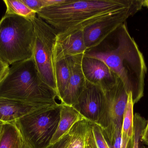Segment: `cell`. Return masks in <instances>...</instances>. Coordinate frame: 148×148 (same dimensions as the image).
<instances>
[{"label": "cell", "instance_id": "cell-1", "mask_svg": "<svg viewBox=\"0 0 148 148\" xmlns=\"http://www.w3.org/2000/svg\"><path fill=\"white\" fill-rule=\"evenodd\" d=\"M108 49L88 51L84 55L103 62L122 82L128 94L131 93L134 105L144 95L147 68L142 53L129 32L126 22L110 35Z\"/></svg>", "mask_w": 148, "mask_h": 148}, {"label": "cell", "instance_id": "cell-2", "mask_svg": "<svg viewBox=\"0 0 148 148\" xmlns=\"http://www.w3.org/2000/svg\"><path fill=\"white\" fill-rule=\"evenodd\" d=\"M140 0H69L65 3L43 8L36 15L58 33L84 30Z\"/></svg>", "mask_w": 148, "mask_h": 148}, {"label": "cell", "instance_id": "cell-3", "mask_svg": "<svg viewBox=\"0 0 148 148\" xmlns=\"http://www.w3.org/2000/svg\"><path fill=\"white\" fill-rule=\"evenodd\" d=\"M0 96L47 107L62 104L55 91L41 80L33 58L11 65L0 82Z\"/></svg>", "mask_w": 148, "mask_h": 148}, {"label": "cell", "instance_id": "cell-4", "mask_svg": "<svg viewBox=\"0 0 148 148\" xmlns=\"http://www.w3.org/2000/svg\"><path fill=\"white\" fill-rule=\"evenodd\" d=\"M35 41L31 20L5 14L0 20V59L9 65L33 58Z\"/></svg>", "mask_w": 148, "mask_h": 148}, {"label": "cell", "instance_id": "cell-5", "mask_svg": "<svg viewBox=\"0 0 148 148\" xmlns=\"http://www.w3.org/2000/svg\"><path fill=\"white\" fill-rule=\"evenodd\" d=\"M61 106L34 111L16 121L25 145L30 148H46L50 145L58 127Z\"/></svg>", "mask_w": 148, "mask_h": 148}, {"label": "cell", "instance_id": "cell-6", "mask_svg": "<svg viewBox=\"0 0 148 148\" xmlns=\"http://www.w3.org/2000/svg\"><path fill=\"white\" fill-rule=\"evenodd\" d=\"M31 21L34 24L35 33L33 59L38 74L42 81L55 91L57 94L53 49L58 33L38 17H35Z\"/></svg>", "mask_w": 148, "mask_h": 148}, {"label": "cell", "instance_id": "cell-7", "mask_svg": "<svg viewBox=\"0 0 148 148\" xmlns=\"http://www.w3.org/2000/svg\"><path fill=\"white\" fill-rule=\"evenodd\" d=\"M104 94L103 108L97 124L101 127L108 146L121 133L128 94L121 79Z\"/></svg>", "mask_w": 148, "mask_h": 148}, {"label": "cell", "instance_id": "cell-8", "mask_svg": "<svg viewBox=\"0 0 148 148\" xmlns=\"http://www.w3.org/2000/svg\"><path fill=\"white\" fill-rule=\"evenodd\" d=\"M142 7V0H140L136 5L84 29V39L87 52L101 44L130 17L140 10Z\"/></svg>", "mask_w": 148, "mask_h": 148}, {"label": "cell", "instance_id": "cell-9", "mask_svg": "<svg viewBox=\"0 0 148 148\" xmlns=\"http://www.w3.org/2000/svg\"><path fill=\"white\" fill-rule=\"evenodd\" d=\"M82 68L87 81L101 89L103 93L113 87L119 78L103 62L84 55Z\"/></svg>", "mask_w": 148, "mask_h": 148}, {"label": "cell", "instance_id": "cell-10", "mask_svg": "<svg viewBox=\"0 0 148 148\" xmlns=\"http://www.w3.org/2000/svg\"><path fill=\"white\" fill-rule=\"evenodd\" d=\"M104 102V94L97 86L87 82V86L73 107L86 120L97 123Z\"/></svg>", "mask_w": 148, "mask_h": 148}, {"label": "cell", "instance_id": "cell-11", "mask_svg": "<svg viewBox=\"0 0 148 148\" xmlns=\"http://www.w3.org/2000/svg\"><path fill=\"white\" fill-rule=\"evenodd\" d=\"M87 48L84 43L83 30L67 33H58L53 49V58L55 65L65 59L85 54Z\"/></svg>", "mask_w": 148, "mask_h": 148}, {"label": "cell", "instance_id": "cell-12", "mask_svg": "<svg viewBox=\"0 0 148 148\" xmlns=\"http://www.w3.org/2000/svg\"><path fill=\"white\" fill-rule=\"evenodd\" d=\"M84 54H80L68 58L71 74L62 99V103L73 106L87 86V81L82 68V61Z\"/></svg>", "mask_w": 148, "mask_h": 148}, {"label": "cell", "instance_id": "cell-13", "mask_svg": "<svg viewBox=\"0 0 148 148\" xmlns=\"http://www.w3.org/2000/svg\"><path fill=\"white\" fill-rule=\"evenodd\" d=\"M53 108H54L42 107L0 96V121L4 123L15 122L32 112Z\"/></svg>", "mask_w": 148, "mask_h": 148}, {"label": "cell", "instance_id": "cell-14", "mask_svg": "<svg viewBox=\"0 0 148 148\" xmlns=\"http://www.w3.org/2000/svg\"><path fill=\"white\" fill-rule=\"evenodd\" d=\"M83 118L73 106L62 103L61 106L60 119L58 127L52 138L50 144L55 143L68 134L74 124Z\"/></svg>", "mask_w": 148, "mask_h": 148}, {"label": "cell", "instance_id": "cell-15", "mask_svg": "<svg viewBox=\"0 0 148 148\" xmlns=\"http://www.w3.org/2000/svg\"><path fill=\"white\" fill-rule=\"evenodd\" d=\"M25 143L15 122L2 126L0 148H25Z\"/></svg>", "mask_w": 148, "mask_h": 148}, {"label": "cell", "instance_id": "cell-16", "mask_svg": "<svg viewBox=\"0 0 148 148\" xmlns=\"http://www.w3.org/2000/svg\"><path fill=\"white\" fill-rule=\"evenodd\" d=\"M134 106L132 94H128L127 102L123 116L121 129V147L127 148L129 143L133 140L134 132Z\"/></svg>", "mask_w": 148, "mask_h": 148}, {"label": "cell", "instance_id": "cell-17", "mask_svg": "<svg viewBox=\"0 0 148 148\" xmlns=\"http://www.w3.org/2000/svg\"><path fill=\"white\" fill-rule=\"evenodd\" d=\"M55 67L57 95L62 102V96L68 85L71 74L68 58L56 63Z\"/></svg>", "mask_w": 148, "mask_h": 148}, {"label": "cell", "instance_id": "cell-18", "mask_svg": "<svg viewBox=\"0 0 148 148\" xmlns=\"http://www.w3.org/2000/svg\"><path fill=\"white\" fill-rule=\"evenodd\" d=\"M88 120L82 118L77 122L69 132L70 142L68 148H84Z\"/></svg>", "mask_w": 148, "mask_h": 148}, {"label": "cell", "instance_id": "cell-19", "mask_svg": "<svg viewBox=\"0 0 148 148\" xmlns=\"http://www.w3.org/2000/svg\"><path fill=\"white\" fill-rule=\"evenodd\" d=\"M6 6L5 14L15 15L31 20L36 16V13L26 6L21 0H4Z\"/></svg>", "mask_w": 148, "mask_h": 148}, {"label": "cell", "instance_id": "cell-20", "mask_svg": "<svg viewBox=\"0 0 148 148\" xmlns=\"http://www.w3.org/2000/svg\"><path fill=\"white\" fill-rule=\"evenodd\" d=\"M147 121L139 114L134 115V132L132 148H141L143 135L147 125Z\"/></svg>", "mask_w": 148, "mask_h": 148}, {"label": "cell", "instance_id": "cell-21", "mask_svg": "<svg viewBox=\"0 0 148 148\" xmlns=\"http://www.w3.org/2000/svg\"><path fill=\"white\" fill-rule=\"evenodd\" d=\"M88 126L96 145L98 148H110L103 134L101 127L95 123L88 121Z\"/></svg>", "mask_w": 148, "mask_h": 148}, {"label": "cell", "instance_id": "cell-22", "mask_svg": "<svg viewBox=\"0 0 148 148\" xmlns=\"http://www.w3.org/2000/svg\"><path fill=\"white\" fill-rule=\"evenodd\" d=\"M23 3L37 14L44 8L43 0H21Z\"/></svg>", "mask_w": 148, "mask_h": 148}, {"label": "cell", "instance_id": "cell-23", "mask_svg": "<svg viewBox=\"0 0 148 148\" xmlns=\"http://www.w3.org/2000/svg\"><path fill=\"white\" fill-rule=\"evenodd\" d=\"M70 142L69 133L53 144H50L46 148H68Z\"/></svg>", "mask_w": 148, "mask_h": 148}, {"label": "cell", "instance_id": "cell-24", "mask_svg": "<svg viewBox=\"0 0 148 148\" xmlns=\"http://www.w3.org/2000/svg\"><path fill=\"white\" fill-rule=\"evenodd\" d=\"M84 148H98L95 143L93 136L91 135V132L89 128L88 121H87L86 134H85Z\"/></svg>", "mask_w": 148, "mask_h": 148}, {"label": "cell", "instance_id": "cell-25", "mask_svg": "<svg viewBox=\"0 0 148 148\" xmlns=\"http://www.w3.org/2000/svg\"><path fill=\"white\" fill-rule=\"evenodd\" d=\"M9 65L0 59V82L2 81L8 72Z\"/></svg>", "mask_w": 148, "mask_h": 148}, {"label": "cell", "instance_id": "cell-26", "mask_svg": "<svg viewBox=\"0 0 148 148\" xmlns=\"http://www.w3.org/2000/svg\"><path fill=\"white\" fill-rule=\"evenodd\" d=\"M69 0H43L44 8L60 5L66 3Z\"/></svg>", "mask_w": 148, "mask_h": 148}, {"label": "cell", "instance_id": "cell-27", "mask_svg": "<svg viewBox=\"0 0 148 148\" xmlns=\"http://www.w3.org/2000/svg\"><path fill=\"white\" fill-rule=\"evenodd\" d=\"M142 140L143 141L145 144L148 145V120L147 122L146 127H145L144 132H143Z\"/></svg>", "mask_w": 148, "mask_h": 148}, {"label": "cell", "instance_id": "cell-28", "mask_svg": "<svg viewBox=\"0 0 148 148\" xmlns=\"http://www.w3.org/2000/svg\"><path fill=\"white\" fill-rule=\"evenodd\" d=\"M143 7H147L148 8V0H142Z\"/></svg>", "mask_w": 148, "mask_h": 148}, {"label": "cell", "instance_id": "cell-29", "mask_svg": "<svg viewBox=\"0 0 148 148\" xmlns=\"http://www.w3.org/2000/svg\"><path fill=\"white\" fill-rule=\"evenodd\" d=\"M133 140H132L129 143L128 145L127 146V148H133Z\"/></svg>", "mask_w": 148, "mask_h": 148}, {"label": "cell", "instance_id": "cell-30", "mask_svg": "<svg viewBox=\"0 0 148 148\" xmlns=\"http://www.w3.org/2000/svg\"><path fill=\"white\" fill-rule=\"evenodd\" d=\"M3 124L0 125V140H1V136L2 134V126Z\"/></svg>", "mask_w": 148, "mask_h": 148}, {"label": "cell", "instance_id": "cell-31", "mask_svg": "<svg viewBox=\"0 0 148 148\" xmlns=\"http://www.w3.org/2000/svg\"><path fill=\"white\" fill-rule=\"evenodd\" d=\"M5 123L1 121H0V125H2V124H3V123Z\"/></svg>", "mask_w": 148, "mask_h": 148}, {"label": "cell", "instance_id": "cell-32", "mask_svg": "<svg viewBox=\"0 0 148 148\" xmlns=\"http://www.w3.org/2000/svg\"><path fill=\"white\" fill-rule=\"evenodd\" d=\"M25 148H30L29 147H28V146H27V145H25Z\"/></svg>", "mask_w": 148, "mask_h": 148}, {"label": "cell", "instance_id": "cell-33", "mask_svg": "<svg viewBox=\"0 0 148 148\" xmlns=\"http://www.w3.org/2000/svg\"></svg>", "mask_w": 148, "mask_h": 148}]
</instances>
